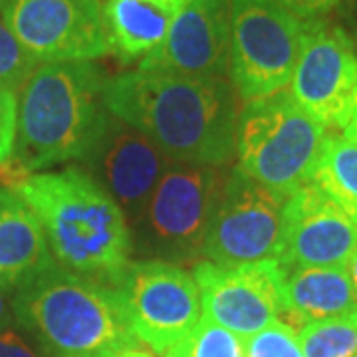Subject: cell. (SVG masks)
I'll return each mask as SVG.
<instances>
[{
  "instance_id": "3957f363",
  "label": "cell",
  "mask_w": 357,
  "mask_h": 357,
  "mask_svg": "<svg viewBox=\"0 0 357 357\" xmlns=\"http://www.w3.org/2000/svg\"><path fill=\"white\" fill-rule=\"evenodd\" d=\"M107 77L96 62H44L18 96L16 147L10 161L30 175L82 159L105 115Z\"/></svg>"
},
{
  "instance_id": "d6986e66",
  "label": "cell",
  "mask_w": 357,
  "mask_h": 357,
  "mask_svg": "<svg viewBox=\"0 0 357 357\" xmlns=\"http://www.w3.org/2000/svg\"><path fill=\"white\" fill-rule=\"evenodd\" d=\"M310 183L357 225V143L328 131Z\"/></svg>"
},
{
  "instance_id": "f1b7e54d",
  "label": "cell",
  "mask_w": 357,
  "mask_h": 357,
  "mask_svg": "<svg viewBox=\"0 0 357 357\" xmlns=\"http://www.w3.org/2000/svg\"><path fill=\"white\" fill-rule=\"evenodd\" d=\"M347 272H349V278H351V286H354V292L357 296V248L354 250V255L347 262Z\"/></svg>"
},
{
  "instance_id": "7a4b0ae2",
  "label": "cell",
  "mask_w": 357,
  "mask_h": 357,
  "mask_svg": "<svg viewBox=\"0 0 357 357\" xmlns=\"http://www.w3.org/2000/svg\"><path fill=\"white\" fill-rule=\"evenodd\" d=\"M44 230L58 266L114 288L131 262L126 213L77 167L30 173L10 183Z\"/></svg>"
},
{
  "instance_id": "f546056e",
  "label": "cell",
  "mask_w": 357,
  "mask_h": 357,
  "mask_svg": "<svg viewBox=\"0 0 357 357\" xmlns=\"http://www.w3.org/2000/svg\"><path fill=\"white\" fill-rule=\"evenodd\" d=\"M115 357H153L147 349H141L139 345L137 347H128L123 351H119Z\"/></svg>"
},
{
  "instance_id": "ba28073f",
  "label": "cell",
  "mask_w": 357,
  "mask_h": 357,
  "mask_svg": "<svg viewBox=\"0 0 357 357\" xmlns=\"http://www.w3.org/2000/svg\"><path fill=\"white\" fill-rule=\"evenodd\" d=\"M129 328L139 344L165 354L201 319V292L178 264L165 260L129 262L114 286Z\"/></svg>"
},
{
  "instance_id": "8992f818",
  "label": "cell",
  "mask_w": 357,
  "mask_h": 357,
  "mask_svg": "<svg viewBox=\"0 0 357 357\" xmlns=\"http://www.w3.org/2000/svg\"><path fill=\"white\" fill-rule=\"evenodd\" d=\"M227 177V167L171 163L131 225L133 250L173 264L203 256L204 238Z\"/></svg>"
},
{
  "instance_id": "d4e9b609",
  "label": "cell",
  "mask_w": 357,
  "mask_h": 357,
  "mask_svg": "<svg viewBox=\"0 0 357 357\" xmlns=\"http://www.w3.org/2000/svg\"><path fill=\"white\" fill-rule=\"evenodd\" d=\"M286 10H290L300 20H314L332 13L342 0H276Z\"/></svg>"
},
{
  "instance_id": "9c48e42d",
  "label": "cell",
  "mask_w": 357,
  "mask_h": 357,
  "mask_svg": "<svg viewBox=\"0 0 357 357\" xmlns=\"http://www.w3.org/2000/svg\"><path fill=\"white\" fill-rule=\"evenodd\" d=\"M0 14L40 64L93 62L114 52L102 0H0Z\"/></svg>"
},
{
  "instance_id": "7402d4cb",
  "label": "cell",
  "mask_w": 357,
  "mask_h": 357,
  "mask_svg": "<svg viewBox=\"0 0 357 357\" xmlns=\"http://www.w3.org/2000/svg\"><path fill=\"white\" fill-rule=\"evenodd\" d=\"M38 64V60L28 54L0 14V86L20 93L26 79Z\"/></svg>"
},
{
  "instance_id": "9a60e30c",
  "label": "cell",
  "mask_w": 357,
  "mask_h": 357,
  "mask_svg": "<svg viewBox=\"0 0 357 357\" xmlns=\"http://www.w3.org/2000/svg\"><path fill=\"white\" fill-rule=\"evenodd\" d=\"M230 62V0H191L141 70L187 77H225Z\"/></svg>"
},
{
  "instance_id": "4316f807",
  "label": "cell",
  "mask_w": 357,
  "mask_h": 357,
  "mask_svg": "<svg viewBox=\"0 0 357 357\" xmlns=\"http://www.w3.org/2000/svg\"><path fill=\"white\" fill-rule=\"evenodd\" d=\"M344 135L347 139H351L354 143H357V84L354 93H351V102H349V109H347V115H345L344 121Z\"/></svg>"
},
{
  "instance_id": "2e32d148",
  "label": "cell",
  "mask_w": 357,
  "mask_h": 357,
  "mask_svg": "<svg viewBox=\"0 0 357 357\" xmlns=\"http://www.w3.org/2000/svg\"><path fill=\"white\" fill-rule=\"evenodd\" d=\"M52 264L36 215L13 187L0 183V286L18 290Z\"/></svg>"
},
{
  "instance_id": "30bf717a",
  "label": "cell",
  "mask_w": 357,
  "mask_h": 357,
  "mask_svg": "<svg viewBox=\"0 0 357 357\" xmlns=\"http://www.w3.org/2000/svg\"><path fill=\"white\" fill-rule=\"evenodd\" d=\"M284 201L282 195L234 167L229 171L204 238V260L238 266L276 258Z\"/></svg>"
},
{
  "instance_id": "5bb4252c",
  "label": "cell",
  "mask_w": 357,
  "mask_h": 357,
  "mask_svg": "<svg viewBox=\"0 0 357 357\" xmlns=\"http://www.w3.org/2000/svg\"><path fill=\"white\" fill-rule=\"evenodd\" d=\"M357 248V225L314 183L286 197L282 208V266H347Z\"/></svg>"
},
{
  "instance_id": "8fae6325",
  "label": "cell",
  "mask_w": 357,
  "mask_h": 357,
  "mask_svg": "<svg viewBox=\"0 0 357 357\" xmlns=\"http://www.w3.org/2000/svg\"><path fill=\"white\" fill-rule=\"evenodd\" d=\"M192 278L201 292L204 318L243 340L284 314L282 264L276 258L238 266L199 260L192 262Z\"/></svg>"
},
{
  "instance_id": "277c9868",
  "label": "cell",
  "mask_w": 357,
  "mask_h": 357,
  "mask_svg": "<svg viewBox=\"0 0 357 357\" xmlns=\"http://www.w3.org/2000/svg\"><path fill=\"white\" fill-rule=\"evenodd\" d=\"M13 312L52 356L115 357L139 345L115 288L56 262L16 290Z\"/></svg>"
},
{
  "instance_id": "52a82bcc",
  "label": "cell",
  "mask_w": 357,
  "mask_h": 357,
  "mask_svg": "<svg viewBox=\"0 0 357 357\" xmlns=\"http://www.w3.org/2000/svg\"><path fill=\"white\" fill-rule=\"evenodd\" d=\"M306 20L276 0H230L232 88L244 102L288 88L300 56Z\"/></svg>"
},
{
  "instance_id": "83f0119b",
  "label": "cell",
  "mask_w": 357,
  "mask_h": 357,
  "mask_svg": "<svg viewBox=\"0 0 357 357\" xmlns=\"http://www.w3.org/2000/svg\"><path fill=\"white\" fill-rule=\"evenodd\" d=\"M6 288H2L0 286V330H6L8 326H10V321H13L14 312L8 306V298H6Z\"/></svg>"
},
{
  "instance_id": "603a6c76",
  "label": "cell",
  "mask_w": 357,
  "mask_h": 357,
  "mask_svg": "<svg viewBox=\"0 0 357 357\" xmlns=\"http://www.w3.org/2000/svg\"><path fill=\"white\" fill-rule=\"evenodd\" d=\"M244 354L246 357H304L298 332L282 319L244 337Z\"/></svg>"
},
{
  "instance_id": "6da1fadb",
  "label": "cell",
  "mask_w": 357,
  "mask_h": 357,
  "mask_svg": "<svg viewBox=\"0 0 357 357\" xmlns=\"http://www.w3.org/2000/svg\"><path fill=\"white\" fill-rule=\"evenodd\" d=\"M103 105L153 141L171 163L227 167L236 157L238 103L225 77L139 68L107 79Z\"/></svg>"
},
{
  "instance_id": "ffe728a7",
  "label": "cell",
  "mask_w": 357,
  "mask_h": 357,
  "mask_svg": "<svg viewBox=\"0 0 357 357\" xmlns=\"http://www.w3.org/2000/svg\"><path fill=\"white\" fill-rule=\"evenodd\" d=\"M298 340L304 357H351L357 354V310L307 321L300 328Z\"/></svg>"
},
{
  "instance_id": "4dcf8cb0",
  "label": "cell",
  "mask_w": 357,
  "mask_h": 357,
  "mask_svg": "<svg viewBox=\"0 0 357 357\" xmlns=\"http://www.w3.org/2000/svg\"><path fill=\"white\" fill-rule=\"evenodd\" d=\"M351 357H357V354H354V356H351Z\"/></svg>"
},
{
  "instance_id": "5b68a950",
  "label": "cell",
  "mask_w": 357,
  "mask_h": 357,
  "mask_svg": "<svg viewBox=\"0 0 357 357\" xmlns=\"http://www.w3.org/2000/svg\"><path fill=\"white\" fill-rule=\"evenodd\" d=\"M326 133L286 89L246 102L236 126V167L286 199L312 181Z\"/></svg>"
},
{
  "instance_id": "cb8c5ba5",
  "label": "cell",
  "mask_w": 357,
  "mask_h": 357,
  "mask_svg": "<svg viewBox=\"0 0 357 357\" xmlns=\"http://www.w3.org/2000/svg\"><path fill=\"white\" fill-rule=\"evenodd\" d=\"M18 129V93L0 86V165L13 159Z\"/></svg>"
},
{
  "instance_id": "e0dca14e",
  "label": "cell",
  "mask_w": 357,
  "mask_h": 357,
  "mask_svg": "<svg viewBox=\"0 0 357 357\" xmlns=\"http://www.w3.org/2000/svg\"><path fill=\"white\" fill-rule=\"evenodd\" d=\"M191 0H105L103 10L115 56L131 64L143 60L167 36Z\"/></svg>"
},
{
  "instance_id": "4fadbf2b",
  "label": "cell",
  "mask_w": 357,
  "mask_h": 357,
  "mask_svg": "<svg viewBox=\"0 0 357 357\" xmlns=\"http://www.w3.org/2000/svg\"><path fill=\"white\" fill-rule=\"evenodd\" d=\"M84 171L93 178L119 208L128 222H135L171 161L141 131L109 112L100 121L93 139L82 155Z\"/></svg>"
},
{
  "instance_id": "7c38bea8",
  "label": "cell",
  "mask_w": 357,
  "mask_h": 357,
  "mask_svg": "<svg viewBox=\"0 0 357 357\" xmlns=\"http://www.w3.org/2000/svg\"><path fill=\"white\" fill-rule=\"evenodd\" d=\"M357 84V50L344 28L321 18L306 20L300 56L288 91L326 128H344Z\"/></svg>"
},
{
  "instance_id": "484cf974",
  "label": "cell",
  "mask_w": 357,
  "mask_h": 357,
  "mask_svg": "<svg viewBox=\"0 0 357 357\" xmlns=\"http://www.w3.org/2000/svg\"><path fill=\"white\" fill-rule=\"evenodd\" d=\"M0 357H40L20 333L10 328L0 330Z\"/></svg>"
},
{
  "instance_id": "44dd1931",
  "label": "cell",
  "mask_w": 357,
  "mask_h": 357,
  "mask_svg": "<svg viewBox=\"0 0 357 357\" xmlns=\"http://www.w3.org/2000/svg\"><path fill=\"white\" fill-rule=\"evenodd\" d=\"M163 357H246L244 340L201 316L199 324Z\"/></svg>"
},
{
  "instance_id": "ac0fdd59",
  "label": "cell",
  "mask_w": 357,
  "mask_h": 357,
  "mask_svg": "<svg viewBox=\"0 0 357 357\" xmlns=\"http://www.w3.org/2000/svg\"><path fill=\"white\" fill-rule=\"evenodd\" d=\"M282 302L284 314L304 324L357 310L347 266H282Z\"/></svg>"
}]
</instances>
